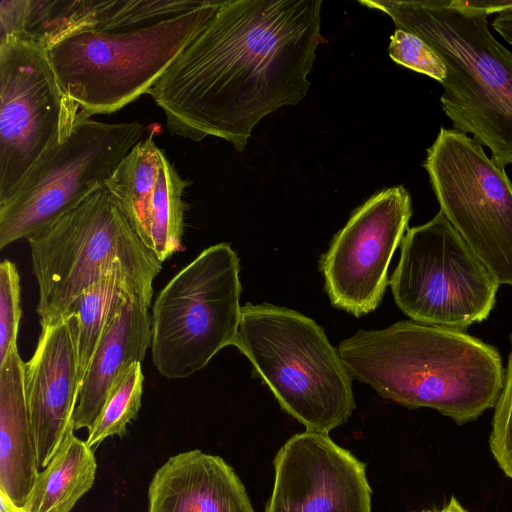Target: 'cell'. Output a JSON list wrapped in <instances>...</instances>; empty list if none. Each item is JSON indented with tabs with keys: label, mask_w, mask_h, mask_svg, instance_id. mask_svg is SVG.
Listing matches in <instances>:
<instances>
[{
	"label": "cell",
	"mask_w": 512,
	"mask_h": 512,
	"mask_svg": "<svg viewBox=\"0 0 512 512\" xmlns=\"http://www.w3.org/2000/svg\"><path fill=\"white\" fill-rule=\"evenodd\" d=\"M321 0H227L149 93L173 134L224 139L242 151L266 115L302 101Z\"/></svg>",
	"instance_id": "6da1fadb"
},
{
	"label": "cell",
	"mask_w": 512,
	"mask_h": 512,
	"mask_svg": "<svg viewBox=\"0 0 512 512\" xmlns=\"http://www.w3.org/2000/svg\"><path fill=\"white\" fill-rule=\"evenodd\" d=\"M352 378L408 408H433L457 424L495 406L504 383L498 350L461 330L398 321L359 330L338 347Z\"/></svg>",
	"instance_id": "7a4b0ae2"
},
{
	"label": "cell",
	"mask_w": 512,
	"mask_h": 512,
	"mask_svg": "<svg viewBox=\"0 0 512 512\" xmlns=\"http://www.w3.org/2000/svg\"><path fill=\"white\" fill-rule=\"evenodd\" d=\"M359 2L439 54L446 66L440 102L453 129L488 147L499 167L512 164V52L490 32L488 14L463 0Z\"/></svg>",
	"instance_id": "3957f363"
},
{
	"label": "cell",
	"mask_w": 512,
	"mask_h": 512,
	"mask_svg": "<svg viewBox=\"0 0 512 512\" xmlns=\"http://www.w3.org/2000/svg\"><path fill=\"white\" fill-rule=\"evenodd\" d=\"M233 346L306 431L328 434L355 409L352 376L323 328L308 316L246 303Z\"/></svg>",
	"instance_id": "277c9868"
},
{
	"label": "cell",
	"mask_w": 512,
	"mask_h": 512,
	"mask_svg": "<svg viewBox=\"0 0 512 512\" xmlns=\"http://www.w3.org/2000/svg\"><path fill=\"white\" fill-rule=\"evenodd\" d=\"M27 241L41 326L60 320L83 291L113 273L130 279L152 301L162 262L105 187Z\"/></svg>",
	"instance_id": "5b68a950"
},
{
	"label": "cell",
	"mask_w": 512,
	"mask_h": 512,
	"mask_svg": "<svg viewBox=\"0 0 512 512\" xmlns=\"http://www.w3.org/2000/svg\"><path fill=\"white\" fill-rule=\"evenodd\" d=\"M219 1L158 23L65 38L47 50L65 95L87 117L113 113L163 76L214 14Z\"/></svg>",
	"instance_id": "8992f818"
},
{
	"label": "cell",
	"mask_w": 512,
	"mask_h": 512,
	"mask_svg": "<svg viewBox=\"0 0 512 512\" xmlns=\"http://www.w3.org/2000/svg\"><path fill=\"white\" fill-rule=\"evenodd\" d=\"M240 265L228 243L204 249L159 291L151 314V356L168 379L202 370L233 345L240 320Z\"/></svg>",
	"instance_id": "52a82bcc"
},
{
	"label": "cell",
	"mask_w": 512,
	"mask_h": 512,
	"mask_svg": "<svg viewBox=\"0 0 512 512\" xmlns=\"http://www.w3.org/2000/svg\"><path fill=\"white\" fill-rule=\"evenodd\" d=\"M138 122H100L78 113L0 204V249L44 231L106 181L142 139Z\"/></svg>",
	"instance_id": "ba28073f"
},
{
	"label": "cell",
	"mask_w": 512,
	"mask_h": 512,
	"mask_svg": "<svg viewBox=\"0 0 512 512\" xmlns=\"http://www.w3.org/2000/svg\"><path fill=\"white\" fill-rule=\"evenodd\" d=\"M389 283L412 321L461 331L488 318L500 285L442 211L407 229Z\"/></svg>",
	"instance_id": "9c48e42d"
},
{
	"label": "cell",
	"mask_w": 512,
	"mask_h": 512,
	"mask_svg": "<svg viewBox=\"0 0 512 512\" xmlns=\"http://www.w3.org/2000/svg\"><path fill=\"white\" fill-rule=\"evenodd\" d=\"M442 211L497 282L512 286V183L475 139L442 127L423 163Z\"/></svg>",
	"instance_id": "30bf717a"
},
{
	"label": "cell",
	"mask_w": 512,
	"mask_h": 512,
	"mask_svg": "<svg viewBox=\"0 0 512 512\" xmlns=\"http://www.w3.org/2000/svg\"><path fill=\"white\" fill-rule=\"evenodd\" d=\"M78 113L44 48L14 36L0 39V204Z\"/></svg>",
	"instance_id": "8fae6325"
},
{
	"label": "cell",
	"mask_w": 512,
	"mask_h": 512,
	"mask_svg": "<svg viewBox=\"0 0 512 512\" xmlns=\"http://www.w3.org/2000/svg\"><path fill=\"white\" fill-rule=\"evenodd\" d=\"M411 216V197L402 185L377 192L352 213L320 259L333 306L356 317L378 307Z\"/></svg>",
	"instance_id": "7c38bea8"
},
{
	"label": "cell",
	"mask_w": 512,
	"mask_h": 512,
	"mask_svg": "<svg viewBox=\"0 0 512 512\" xmlns=\"http://www.w3.org/2000/svg\"><path fill=\"white\" fill-rule=\"evenodd\" d=\"M274 472L265 512H372L366 465L326 433L290 437Z\"/></svg>",
	"instance_id": "4fadbf2b"
},
{
	"label": "cell",
	"mask_w": 512,
	"mask_h": 512,
	"mask_svg": "<svg viewBox=\"0 0 512 512\" xmlns=\"http://www.w3.org/2000/svg\"><path fill=\"white\" fill-rule=\"evenodd\" d=\"M191 9L189 0H9L2 9V27L7 35L47 51L73 35L141 27Z\"/></svg>",
	"instance_id": "5bb4252c"
},
{
	"label": "cell",
	"mask_w": 512,
	"mask_h": 512,
	"mask_svg": "<svg viewBox=\"0 0 512 512\" xmlns=\"http://www.w3.org/2000/svg\"><path fill=\"white\" fill-rule=\"evenodd\" d=\"M24 383L38 467L42 470L73 425L79 390L75 347L64 319L41 326L34 354L24 363Z\"/></svg>",
	"instance_id": "9a60e30c"
},
{
	"label": "cell",
	"mask_w": 512,
	"mask_h": 512,
	"mask_svg": "<svg viewBox=\"0 0 512 512\" xmlns=\"http://www.w3.org/2000/svg\"><path fill=\"white\" fill-rule=\"evenodd\" d=\"M147 512H255L235 470L199 449L171 456L148 487Z\"/></svg>",
	"instance_id": "2e32d148"
},
{
	"label": "cell",
	"mask_w": 512,
	"mask_h": 512,
	"mask_svg": "<svg viewBox=\"0 0 512 512\" xmlns=\"http://www.w3.org/2000/svg\"><path fill=\"white\" fill-rule=\"evenodd\" d=\"M140 297L130 298L105 329L80 383L74 430L93 427L106 400L128 369L142 363L151 345V315Z\"/></svg>",
	"instance_id": "e0dca14e"
},
{
	"label": "cell",
	"mask_w": 512,
	"mask_h": 512,
	"mask_svg": "<svg viewBox=\"0 0 512 512\" xmlns=\"http://www.w3.org/2000/svg\"><path fill=\"white\" fill-rule=\"evenodd\" d=\"M39 471L16 345L0 365V490L23 507Z\"/></svg>",
	"instance_id": "ac0fdd59"
},
{
	"label": "cell",
	"mask_w": 512,
	"mask_h": 512,
	"mask_svg": "<svg viewBox=\"0 0 512 512\" xmlns=\"http://www.w3.org/2000/svg\"><path fill=\"white\" fill-rule=\"evenodd\" d=\"M67 431L58 451L39 471L23 506L25 512H70L94 484L97 464L94 450Z\"/></svg>",
	"instance_id": "d6986e66"
},
{
	"label": "cell",
	"mask_w": 512,
	"mask_h": 512,
	"mask_svg": "<svg viewBox=\"0 0 512 512\" xmlns=\"http://www.w3.org/2000/svg\"><path fill=\"white\" fill-rule=\"evenodd\" d=\"M132 297L151 305L152 301L135 283L113 273L83 291L63 314L61 319L66 321L75 347L79 386L105 329Z\"/></svg>",
	"instance_id": "ffe728a7"
},
{
	"label": "cell",
	"mask_w": 512,
	"mask_h": 512,
	"mask_svg": "<svg viewBox=\"0 0 512 512\" xmlns=\"http://www.w3.org/2000/svg\"><path fill=\"white\" fill-rule=\"evenodd\" d=\"M159 152L152 135L142 139L127 153L105 183V188L151 250L152 199L158 175Z\"/></svg>",
	"instance_id": "44dd1931"
},
{
	"label": "cell",
	"mask_w": 512,
	"mask_h": 512,
	"mask_svg": "<svg viewBox=\"0 0 512 512\" xmlns=\"http://www.w3.org/2000/svg\"><path fill=\"white\" fill-rule=\"evenodd\" d=\"M189 181L183 179L160 150L157 181L152 199V250L163 263L183 249L184 202Z\"/></svg>",
	"instance_id": "7402d4cb"
},
{
	"label": "cell",
	"mask_w": 512,
	"mask_h": 512,
	"mask_svg": "<svg viewBox=\"0 0 512 512\" xmlns=\"http://www.w3.org/2000/svg\"><path fill=\"white\" fill-rule=\"evenodd\" d=\"M144 375L141 363L132 365L110 392L85 440L93 450L111 436H122L141 407Z\"/></svg>",
	"instance_id": "603a6c76"
},
{
	"label": "cell",
	"mask_w": 512,
	"mask_h": 512,
	"mask_svg": "<svg viewBox=\"0 0 512 512\" xmlns=\"http://www.w3.org/2000/svg\"><path fill=\"white\" fill-rule=\"evenodd\" d=\"M388 53L397 64L425 74L440 83L446 77V66L439 54L412 32L396 29L390 37Z\"/></svg>",
	"instance_id": "cb8c5ba5"
},
{
	"label": "cell",
	"mask_w": 512,
	"mask_h": 512,
	"mask_svg": "<svg viewBox=\"0 0 512 512\" xmlns=\"http://www.w3.org/2000/svg\"><path fill=\"white\" fill-rule=\"evenodd\" d=\"M20 277L14 262L0 264V365L17 345L20 319Z\"/></svg>",
	"instance_id": "d4e9b609"
},
{
	"label": "cell",
	"mask_w": 512,
	"mask_h": 512,
	"mask_svg": "<svg viewBox=\"0 0 512 512\" xmlns=\"http://www.w3.org/2000/svg\"><path fill=\"white\" fill-rule=\"evenodd\" d=\"M510 342L511 351L504 370L503 388L494 406L489 444L499 467L512 479V334Z\"/></svg>",
	"instance_id": "484cf974"
},
{
	"label": "cell",
	"mask_w": 512,
	"mask_h": 512,
	"mask_svg": "<svg viewBox=\"0 0 512 512\" xmlns=\"http://www.w3.org/2000/svg\"><path fill=\"white\" fill-rule=\"evenodd\" d=\"M464 4L468 7L483 11L485 13L493 14V13H500L504 10H507L509 8H512V0H472V1H465L463 0Z\"/></svg>",
	"instance_id": "4316f807"
},
{
	"label": "cell",
	"mask_w": 512,
	"mask_h": 512,
	"mask_svg": "<svg viewBox=\"0 0 512 512\" xmlns=\"http://www.w3.org/2000/svg\"><path fill=\"white\" fill-rule=\"evenodd\" d=\"M0 512H25L23 507L17 506L0 490Z\"/></svg>",
	"instance_id": "83f0119b"
},
{
	"label": "cell",
	"mask_w": 512,
	"mask_h": 512,
	"mask_svg": "<svg viewBox=\"0 0 512 512\" xmlns=\"http://www.w3.org/2000/svg\"><path fill=\"white\" fill-rule=\"evenodd\" d=\"M423 512H468V511L461 506V504L455 497H451L449 502L442 509L426 510Z\"/></svg>",
	"instance_id": "f1b7e54d"
}]
</instances>
